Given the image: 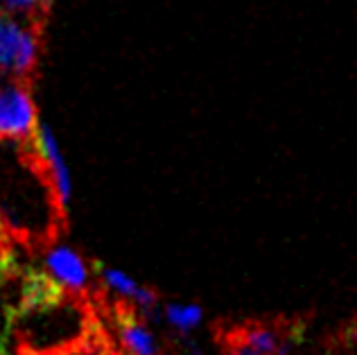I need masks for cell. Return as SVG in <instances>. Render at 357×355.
Here are the masks:
<instances>
[{
    "label": "cell",
    "mask_w": 357,
    "mask_h": 355,
    "mask_svg": "<svg viewBox=\"0 0 357 355\" xmlns=\"http://www.w3.org/2000/svg\"><path fill=\"white\" fill-rule=\"evenodd\" d=\"M43 23H18L12 12L0 9V80H32L39 59V36Z\"/></svg>",
    "instance_id": "6da1fadb"
},
{
    "label": "cell",
    "mask_w": 357,
    "mask_h": 355,
    "mask_svg": "<svg viewBox=\"0 0 357 355\" xmlns=\"http://www.w3.org/2000/svg\"><path fill=\"white\" fill-rule=\"evenodd\" d=\"M36 127L32 80L0 82V141H30Z\"/></svg>",
    "instance_id": "7a4b0ae2"
},
{
    "label": "cell",
    "mask_w": 357,
    "mask_h": 355,
    "mask_svg": "<svg viewBox=\"0 0 357 355\" xmlns=\"http://www.w3.org/2000/svg\"><path fill=\"white\" fill-rule=\"evenodd\" d=\"M296 342V324L251 322L227 335V351L229 355H287Z\"/></svg>",
    "instance_id": "3957f363"
},
{
    "label": "cell",
    "mask_w": 357,
    "mask_h": 355,
    "mask_svg": "<svg viewBox=\"0 0 357 355\" xmlns=\"http://www.w3.org/2000/svg\"><path fill=\"white\" fill-rule=\"evenodd\" d=\"M45 269L66 292L75 296L91 294V269L84 258L68 247H52L45 254Z\"/></svg>",
    "instance_id": "277c9868"
},
{
    "label": "cell",
    "mask_w": 357,
    "mask_h": 355,
    "mask_svg": "<svg viewBox=\"0 0 357 355\" xmlns=\"http://www.w3.org/2000/svg\"><path fill=\"white\" fill-rule=\"evenodd\" d=\"M32 145L36 149V154L43 161L45 172H48V179L54 188V195L61 202L63 209H68V199H70V174H68V165H66L61 149L54 141V136L50 132L48 125H39L36 132L32 134Z\"/></svg>",
    "instance_id": "5b68a950"
},
{
    "label": "cell",
    "mask_w": 357,
    "mask_h": 355,
    "mask_svg": "<svg viewBox=\"0 0 357 355\" xmlns=\"http://www.w3.org/2000/svg\"><path fill=\"white\" fill-rule=\"evenodd\" d=\"M93 272L100 276V283L107 289H114L116 294H120V299H125L131 305L143 308V312L149 317L154 315L156 305H158V296L154 289L138 285L136 281H131L127 274L118 272V269H111L102 263H93Z\"/></svg>",
    "instance_id": "8992f818"
},
{
    "label": "cell",
    "mask_w": 357,
    "mask_h": 355,
    "mask_svg": "<svg viewBox=\"0 0 357 355\" xmlns=\"http://www.w3.org/2000/svg\"><path fill=\"white\" fill-rule=\"evenodd\" d=\"M202 308L199 305H167L165 308V319L170 326H174V328L178 331H192L197 324L202 322Z\"/></svg>",
    "instance_id": "52a82bcc"
},
{
    "label": "cell",
    "mask_w": 357,
    "mask_h": 355,
    "mask_svg": "<svg viewBox=\"0 0 357 355\" xmlns=\"http://www.w3.org/2000/svg\"><path fill=\"white\" fill-rule=\"evenodd\" d=\"M7 12H25L36 21H41V14H48V0H3Z\"/></svg>",
    "instance_id": "ba28073f"
},
{
    "label": "cell",
    "mask_w": 357,
    "mask_h": 355,
    "mask_svg": "<svg viewBox=\"0 0 357 355\" xmlns=\"http://www.w3.org/2000/svg\"><path fill=\"white\" fill-rule=\"evenodd\" d=\"M111 355H122V353H120V351H114V353H111Z\"/></svg>",
    "instance_id": "9c48e42d"
},
{
    "label": "cell",
    "mask_w": 357,
    "mask_h": 355,
    "mask_svg": "<svg viewBox=\"0 0 357 355\" xmlns=\"http://www.w3.org/2000/svg\"><path fill=\"white\" fill-rule=\"evenodd\" d=\"M48 3H50V0H48Z\"/></svg>",
    "instance_id": "30bf717a"
}]
</instances>
